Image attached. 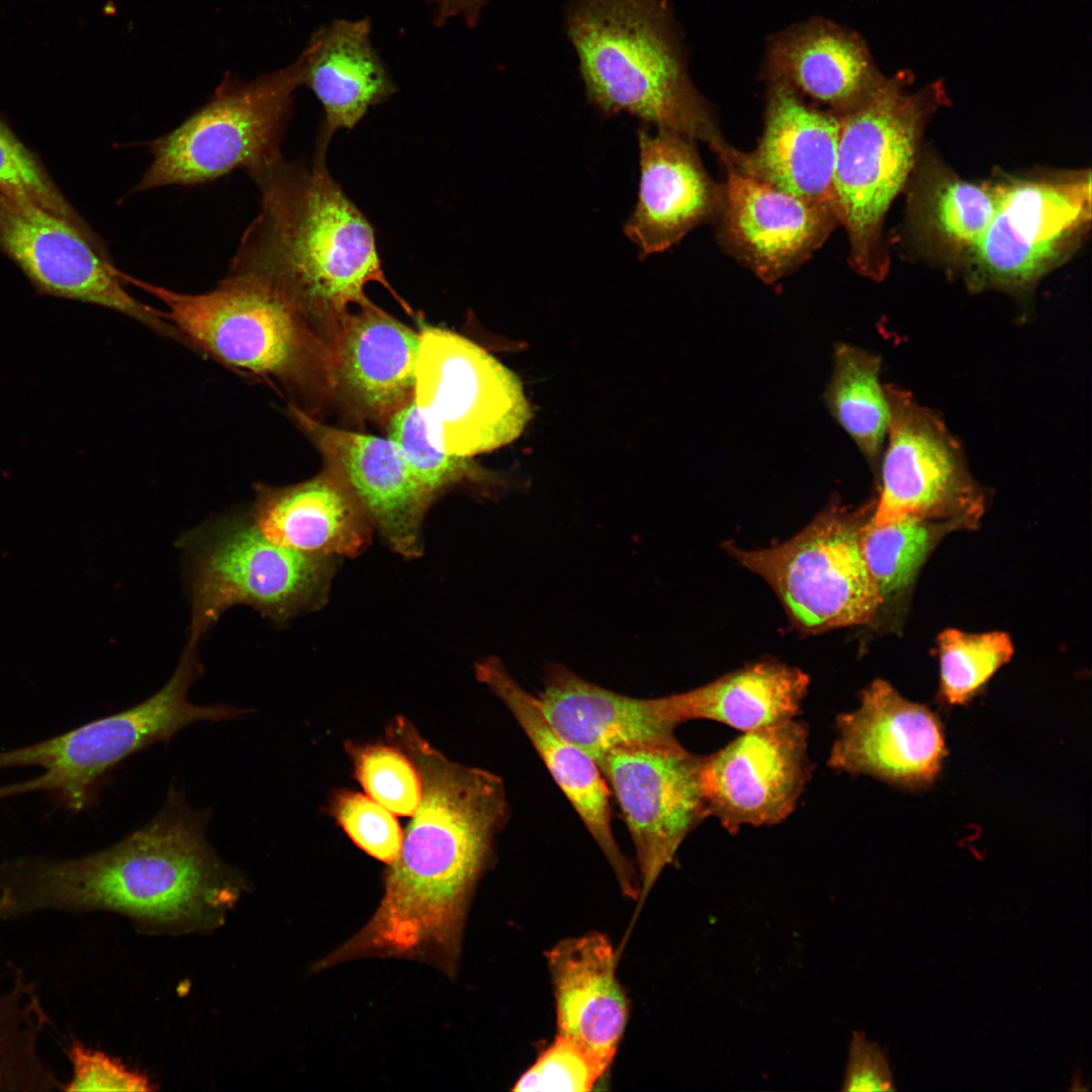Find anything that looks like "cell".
I'll list each match as a JSON object with an SVG mask.
<instances>
[{
  "label": "cell",
  "instance_id": "cell-1",
  "mask_svg": "<svg viewBox=\"0 0 1092 1092\" xmlns=\"http://www.w3.org/2000/svg\"><path fill=\"white\" fill-rule=\"evenodd\" d=\"M389 734L419 771L421 802L385 872L379 906L328 961L426 958L452 971L471 893L509 818L505 785L486 769L448 759L403 717Z\"/></svg>",
  "mask_w": 1092,
  "mask_h": 1092
},
{
  "label": "cell",
  "instance_id": "cell-2",
  "mask_svg": "<svg viewBox=\"0 0 1092 1092\" xmlns=\"http://www.w3.org/2000/svg\"><path fill=\"white\" fill-rule=\"evenodd\" d=\"M210 818L171 786L148 823L105 849L9 858L0 863V920L105 911L146 933L210 932L250 890L208 842Z\"/></svg>",
  "mask_w": 1092,
  "mask_h": 1092
},
{
  "label": "cell",
  "instance_id": "cell-3",
  "mask_svg": "<svg viewBox=\"0 0 1092 1092\" xmlns=\"http://www.w3.org/2000/svg\"><path fill=\"white\" fill-rule=\"evenodd\" d=\"M327 152L309 162L283 156L247 171L259 212L244 232L226 275L260 284L294 305L328 339L382 285L412 312L382 270L372 224L330 173Z\"/></svg>",
  "mask_w": 1092,
  "mask_h": 1092
},
{
  "label": "cell",
  "instance_id": "cell-4",
  "mask_svg": "<svg viewBox=\"0 0 1092 1092\" xmlns=\"http://www.w3.org/2000/svg\"><path fill=\"white\" fill-rule=\"evenodd\" d=\"M565 31L598 113H628L717 156L731 146L690 79L668 0H569Z\"/></svg>",
  "mask_w": 1092,
  "mask_h": 1092
},
{
  "label": "cell",
  "instance_id": "cell-5",
  "mask_svg": "<svg viewBox=\"0 0 1092 1092\" xmlns=\"http://www.w3.org/2000/svg\"><path fill=\"white\" fill-rule=\"evenodd\" d=\"M125 284L156 297L183 343L243 375L272 381L311 415L329 397L326 340L290 302L272 290L226 275L215 289L181 293L134 278Z\"/></svg>",
  "mask_w": 1092,
  "mask_h": 1092
},
{
  "label": "cell",
  "instance_id": "cell-6",
  "mask_svg": "<svg viewBox=\"0 0 1092 1092\" xmlns=\"http://www.w3.org/2000/svg\"><path fill=\"white\" fill-rule=\"evenodd\" d=\"M911 84L906 71L885 77L861 102L837 114L834 212L847 235L850 266L876 281L890 266L887 212L915 169L927 124L947 101L941 82L917 91Z\"/></svg>",
  "mask_w": 1092,
  "mask_h": 1092
},
{
  "label": "cell",
  "instance_id": "cell-7",
  "mask_svg": "<svg viewBox=\"0 0 1092 1092\" xmlns=\"http://www.w3.org/2000/svg\"><path fill=\"white\" fill-rule=\"evenodd\" d=\"M197 645L187 643L172 676L144 702L64 734L18 748L0 751V769L37 766L32 779L0 786V800L44 793L72 812L89 808L104 778L131 754L167 742L197 722L242 719L252 709L232 705H194L191 686L202 674Z\"/></svg>",
  "mask_w": 1092,
  "mask_h": 1092
},
{
  "label": "cell",
  "instance_id": "cell-8",
  "mask_svg": "<svg viewBox=\"0 0 1092 1092\" xmlns=\"http://www.w3.org/2000/svg\"><path fill=\"white\" fill-rule=\"evenodd\" d=\"M191 623L188 642L231 607L250 606L277 623L326 604L337 557L300 553L268 540L249 511L215 518L185 534Z\"/></svg>",
  "mask_w": 1092,
  "mask_h": 1092
},
{
  "label": "cell",
  "instance_id": "cell-9",
  "mask_svg": "<svg viewBox=\"0 0 1092 1092\" xmlns=\"http://www.w3.org/2000/svg\"><path fill=\"white\" fill-rule=\"evenodd\" d=\"M302 68L300 55L291 65L254 81H222L201 108L149 143L153 160L130 193L206 183L282 156Z\"/></svg>",
  "mask_w": 1092,
  "mask_h": 1092
},
{
  "label": "cell",
  "instance_id": "cell-10",
  "mask_svg": "<svg viewBox=\"0 0 1092 1092\" xmlns=\"http://www.w3.org/2000/svg\"><path fill=\"white\" fill-rule=\"evenodd\" d=\"M997 184L993 217L961 271L973 291L1024 293L1089 234L1091 172L1038 171Z\"/></svg>",
  "mask_w": 1092,
  "mask_h": 1092
},
{
  "label": "cell",
  "instance_id": "cell-11",
  "mask_svg": "<svg viewBox=\"0 0 1092 1092\" xmlns=\"http://www.w3.org/2000/svg\"><path fill=\"white\" fill-rule=\"evenodd\" d=\"M857 518L831 504L781 544L747 550L726 542L724 549L771 586L802 631L862 625L884 602L863 556L864 524Z\"/></svg>",
  "mask_w": 1092,
  "mask_h": 1092
},
{
  "label": "cell",
  "instance_id": "cell-12",
  "mask_svg": "<svg viewBox=\"0 0 1092 1092\" xmlns=\"http://www.w3.org/2000/svg\"><path fill=\"white\" fill-rule=\"evenodd\" d=\"M414 401L430 441L462 457L513 442L531 418L517 375L451 331L423 326Z\"/></svg>",
  "mask_w": 1092,
  "mask_h": 1092
},
{
  "label": "cell",
  "instance_id": "cell-13",
  "mask_svg": "<svg viewBox=\"0 0 1092 1092\" xmlns=\"http://www.w3.org/2000/svg\"><path fill=\"white\" fill-rule=\"evenodd\" d=\"M0 254L39 295L109 308L183 343L163 311L127 292L122 271L95 232L77 228L24 194L0 191Z\"/></svg>",
  "mask_w": 1092,
  "mask_h": 1092
},
{
  "label": "cell",
  "instance_id": "cell-14",
  "mask_svg": "<svg viewBox=\"0 0 1092 1092\" xmlns=\"http://www.w3.org/2000/svg\"><path fill=\"white\" fill-rule=\"evenodd\" d=\"M890 418L881 457V491L870 523L902 518L957 527L977 524L984 494L958 441L937 414L901 388L885 387Z\"/></svg>",
  "mask_w": 1092,
  "mask_h": 1092
},
{
  "label": "cell",
  "instance_id": "cell-15",
  "mask_svg": "<svg viewBox=\"0 0 1092 1092\" xmlns=\"http://www.w3.org/2000/svg\"><path fill=\"white\" fill-rule=\"evenodd\" d=\"M703 757L674 740L616 748L597 761L635 847L637 912L684 840L709 817Z\"/></svg>",
  "mask_w": 1092,
  "mask_h": 1092
},
{
  "label": "cell",
  "instance_id": "cell-16",
  "mask_svg": "<svg viewBox=\"0 0 1092 1092\" xmlns=\"http://www.w3.org/2000/svg\"><path fill=\"white\" fill-rule=\"evenodd\" d=\"M808 739L807 724L792 719L742 732L705 755L701 784L709 816L731 834L786 820L812 776Z\"/></svg>",
  "mask_w": 1092,
  "mask_h": 1092
},
{
  "label": "cell",
  "instance_id": "cell-17",
  "mask_svg": "<svg viewBox=\"0 0 1092 1092\" xmlns=\"http://www.w3.org/2000/svg\"><path fill=\"white\" fill-rule=\"evenodd\" d=\"M835 728L832 769L905 790L932 785L947 753L937 715L880 678L860 692L856 709L836 716Z\"/></svg>",
  "mask_w": 1092,
  "mask_h": 1092
},
{
  "label": "cell",
  "instance_id": "cell-18",
  "mask_svg": "<svg viewBox=\"0 0 1092 1092\" xmlns=\"http://www.w3.org/2000/svg\"><path fill=\"white\" fill-rule=\"evenodd\" d=\"M720 245L755 276L774 283L801 267L839 224L834 211L722 164Z\"/></svg>",
  "mask_w": 1092,
  "mask_h": 1092
},
{
  "label": "cell",
  "instance_id": "cell-19",
  "mask_svg": "<svg viewBox=\"0 0 1092 1092\" xmlns=\"http://www.w3.org/2000/svg\"><path fill=\"white\" fill-rule=\"evenodd\" d=\"M327 345L329 397L352 416L386 426L414 400L420 333L371 300L352 308Z\"/></svg>",
  "mask_w": 1092,
  "mask_h": 1092
},
{
  "label": "cell",
  "instance_id": "cell-20",
  "mask_svg": "<svg viewBox=\"0 0 1092 1092\" xmlns=\"http://www.w3.org/2000/svg\"><path fill=\"white\" fill-rule=\"evenodd\" d=\"M289 410L322 454L324 468L359 502L389 547L404 558L420 557L423 520L433 502L398 447L389 438L337 429L291 404Z\"/></svg>",
  "mask_w": 1092,
  "mask_h": 1092
},
{
  "label": "cell",
  "instance_id": "cell-21",
  "mask_svg": "<svg viewBox=\"0 0 1092 1092\" xmlns=\"http://www.w3.org/2000/svg\"><path fill=\"white\" fill-rule=\"evenodd\" d=\"M766 81L763 129L756 147L749 152L732 148L721 163L834 211L838 115L809 105L784 81Z\"/></svg>",
  "mask_w": 1092,
  "mask_h": 1092
},
{
  "label": "cell",
  "instance_id": "cell-22",
  "mask_svg": "<svg viewBox=\"0 0 1092 1092\" xmlns=\"http://www.w3.org/2000/svg\"><path fill=\"white\" fill-rule=\"evenodd\" d=\"M640 182L637 203L624 223L638 256L667 251L695 228L717 217L718 185L705 169L695 141L647 127L638 130Z\"/></svg>",
  "mask_w": 1092,
  "mask_h": 1092
},
{
  "label": "cell",
  "instance_id": "cell-23",
  "mask_svg": "<svg viewBox=\"0 0 1092 1092\" xmlns=\"http://www.w3.org/2000/svg\"><path fill=\"white\" fill-rule=\"evenodd\" d=\"M478 681L509 709L551 777L609 861L623 893L637 899L639 884L612 829L611 791L597 761L562 737L544 715L537 697L525 690L494 656L475 663Z\"/></svg>",
  "mask_w": 1092,
  "mask_h": 1092
},
{
  "label": "cell",
  "instance_id": "cell-24",
  "mask_svg": "<svg viewBox=\"0 0 1092 1092\" xmlns=\"http://www.w3.org/2000/svg\"><path fill=\"white\" fill-rule=\"evenodd\" d=\"M552 727L596 761L613 749L677 740L670 695L639 699L604 689L551 663L536 696Z\"/></svg>",
  "mask_w": 1092,
  "mask_h": 1092
},
{
  "label": "cell",
  "instance_id": "cell-25",
  "mask_svg": "<svg viewBox=\"0 0 1092 1092\" xmlns=\"http://www.w3.org/2000/svg\"><path fill=\"white\" fill-rule=\"evenodd\" d=\"M249 514L270 541L291 550L355 557L370 543L374 525L359 502L329 470L305 481L257 483Z\"/></svg>",
  "mask_w": 1092,
  "mask_h": 1092
},
{
  "label": "cell",
  "instance_id": "cell-26",
  "mask_svg": "<svg viewBox=\"0 0 1092 1092\" xmlns=\"http://www.w3.org/2000/svg\"><path fill=\"white\" fill-rule=\"evenodd\" d=\"M555 999L557 1034L611 1065L629 1001L616 976L617 953L600 932L560 940L546 953Z\"/></svg>",
  "mask_w": 1092,
  "mask_h": 1092
},
{
  "label": "cell",
  "instance_id": "cell-27",
  "mask_svg": "<svg viewBox=\"0 0 1092 1092\" xmlns=\"http://www.w3.org/2000/svg\"><path fill=\"white\" fill-rule=\"evenodd\" d=\"M302 85L318 99L324 119L315 149L326 151L333 135L353 129L370 108L387 101L396 86L371 41V21L335 19L320 27L300 54Z\"/></svg>",
  "mask_w": 1092,
  "mask_h": 1092
},
{
  "label": "cell",
  "instance_id": "cell-28",
  "mask_svg": "<svg viewBox=\"0 0 1092 1092\" xmlns=\"http://www.w3.org/2000/svg\"><path fill=\"white\" fill-rule=\"evenodd\" d=\"M765 76L836 114L857 105L885 78L857 33L824 19L777 34L767 49Z\"/></svg>",
  "mask_w": 1092,
  "mask_h": 1092
},
{
  "label": "cell",
  "instance_id": "cell-29",
  "mask_svg": "<svg viewBox=\"0 0 1092 1092\" xmlns=\"http://www.w3.org/2000/svg\"><path fill=\"white\" fill-rule=\"evenodd\" d=\"M907 231L925 257L962 270L985 234L998 184L962 179L942 162L919 160L907 183Z\"/></svg>",
  "mask_w": 1092,
  "mask_h": 1092
},
{
  "label": "cell",
  "instance_id": "cell-30",
  "mask_svg": "<svg viewBox=\"0 0 1092 1092\" xmlns=\"http://www.w3.org/2000/svg\"><path fill=\"white\" fill-rule=\"evenodd\" d=\"M809 682L799 668L763 661L670 697L680 723L711 720L745 732L795 719Z\"/></svg>",
  "mask_w": 1092,
  "mask_h": 1092
},
{
  "label": "cell",
  "instance_id": "cell-31",
  "mask_svg": "<svg viewBox=\"0 0 1092 1092\" xmlns=\"http://www.w3.org/2000/svg\"><path fill=\"white\" fill-rule=\"evenodd\" d=\"M50 1023L37 983L7 963L0 971V1091H61L40 1050Z\"/></svg>",
  "mask_w": 1092,
  "mask_h": 1092
},
{
  "label": "cell",
  "instance_id": "cell-32",
  "mask_svg": "<svg viewBox=\"0 0 1092 1092\" xmlns=\"http://www.w3.org/2000/svg\"><path fill=\"white\" fill-rule=\"evenodd\" d=\"M880 371L878 355L839 343L834 348L833 371L824 394L827 408L874 469L881 461L890 418Z\"/></svg>",
  "mask_w": 1092,
  "mask_h": 1092
},
{
  "label": "cell",
  "instance_id": "cell-33",
  "mask_svg": "<svg viewBox=\"0 0 1092 1092\" xmlns=\"http://www.w3.org/2000/svg\"><path fill=\"white\" fill-rule=\"evenodd\" d=\"M952 525L902 518L883 525L864 524L863 556L883 602L904 592L913 581L940 537Z\"/></svg>",
  "mask_w": 1092,
  "mask_h": 1092
},
{
  "label": "cell",
  "instance_id": "cell-34",
  "mask_svg": "<svg viewBox=\"0 0 1092 1092\" xmlns=\"http://www.w3.org/2000/svg\"><path fill=\"white\" fill-rule=\"evenodd\" d=\"M939 696L949 706L968 703L1013 654L1004 632L966 633L946 629L938 636Z\"/></svg>",
  "mask_w": 1092,
  "mask_h": 1092
},
{
  "label": "cell",
  "instance_id": "cell-35",
  "mask_svg": "<svg viewBox=\"0 0 1092 1092\" xmlns=\"http://www.w3.org/2000/svg\"><path fill=\"white\" fill-rule=\"evenodd\" d=\"M386 427L388 438L398 447L412 475L432 502L447 488L483 478L469 457L447 454L432 444L414 400L396 412Z\"/></svg>",
  "mask_w": 1092,
  "mask_h": 1092
},
{
  "label": "cell",
  "instance_id": "cell-36",
  "mask_svg": "<svg viewBox=\"0 0 1092 1092\" xmlns=\"http://www.w3.org/2000/svg\"><path fill=\"white\" fill-rule=\"evenodd\" d=\"M355 776L366 795L396 816L412 817L422 798L419 771L396 744H347Z\"/></svg>",
  "mask_w": 1092,
  "mask_h": 1092
},
{
  "label": "cell",
  "instance_id": "cell-37",
  "mask_svg": "<svg viewBox=\"0 0 1092 1092\" xmlns=\"http://www.w3.org/2000/svg\"><path fill=\"white\" fill-rule=\"evenodd\" d=\"M0 191L24 194L77 228L94 232L61 191L38 153L21 141L1 113Z\"/></svg>",
  "mask_w": 1092,
  "mask_h": 1092
},
{
  "label": "cell",
  "instance_id": "cell-38",
  "mask_svg": "<svg viewBox=\"0 0 1092 1092\" xmlns=\"http://www.w3.org/2000/svg\"><path fill=\"white\" fill-rule=\"evenodd\" d=\"M609 1066L576 1041L557 1034L553 1043L518 1079L513 1090L589 1091Z\"/></svg>",
  "mask_w": 1092,
  "mask_h": 1092
},
{
  "label": "cell",
  "instance_id": "cell-39",
  "mask_svg": "<svg viewBox=\"0 0 1092 1092\" xmlns=\"http://www.w3.org/2000/svg\"><path fill=\"white\" fill-rule=\"evenodd\" d=\"M333 816L351 840L370 856L391 863L399 854L403 833L395 815L369 796L342 791Z\"/></svg>",
  "mask_w": 1092,
  "mask_h": 1092
},
{
  "label": "cell",
  "instance_id": "cell-40",
  "mask_svg": "<svg viewBox=\"0 0 1092 1092\" xmlns=\"http://www.w3.org/2000/svg\"><path fill=\"white\" fill-rule=\"evenodd\" d=\"M71 1076L61 1091H153L155 1083L121 1060L72 1039L65 1049Z\"/></svg>",
  "mask_w": 1092,
  "mask_h": 1092
},
{
  "label": "cell",
  "instance_id": "cell-41",
  "mask_svg": "<svg viewBox=\"0 0 1092 1092\" xmlns=\"http://www.w3.org/2000/svg\"><path fill=\"white\" fill-rule=\"evenodd\" d=\"M842 1091H895V1082L886 1052L864 1032L853 1031L841 1086Z\"/></svg>",
  "mask_w": 1092,
  "mask_h": 1092
},
{
  "label": "cell",
  "instance_id": "cell-42",
  "mask_svg": "<svg viewBox=\"0 0 1092 1092\" xmlns=\"http://www.w3.org/2000/svg\"><path fill=\"white\" fill-rule=\"evenodd\" d=\"M488 0H428L434 7V24L444 25L450 18L461 16L469 27L477 25L481 10Z\"/></svg>",
  "mask_w": 1092,
  "mask_h": 1092
}]
</instances>
